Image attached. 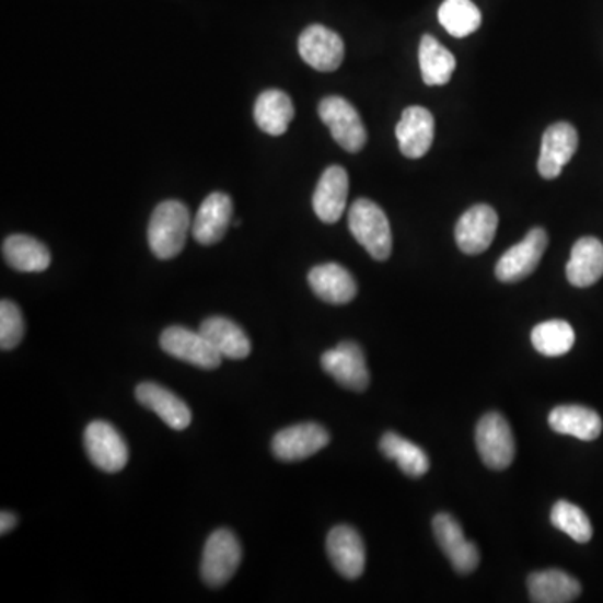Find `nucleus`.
I'll return each mask as SVG.
<instances>
[{
	"label": "nucleus",
	"mask_w": 603,
	"mask_h": 603,
	"mask_svg": "<svg viewBox=\"0 0 603 603\" xmlns=\"http://www.w3.org/2000/svg\"><path fill=\"white\" fill-rule=\"evenodd\" d=\"M2 254L12 268L25 274H39L50 265L49 248L30 235H11L5 239Z\"/></svg>",
	"instance_id": "a878e982"
},
{
	"label": "nucleus",
	"mask_w": 603,
	"mask_h": 603,
	"mask_svg": "<svg viewBox=\"0 0 603 603\" xmlns=\"http://www.w3.org/2000/svg\"><path fill=\"white\" fill-rule=\"evenodd\" d=\"M242 560V546L230 530L211 533L201 558V579L208 587H223L230 582Z\"/></svg>",
	"instance_id": "20e7f679"
},
{
	"label": "nucleus",
	"mask_w": 603,
	"mask_h": 603,
	"mask_svg": "<svg viewBox=\"0 0 603 603\" xmlns=\"http://www.w3.org/2000/svg\"><path fill=\"white\" fill-rule=\"evenodd\" d=\"M300 58L321 72L337 71L346 56L343 37L325 25H309L299 37Z\"/></svg>",
	"instance_id": "9b49d317"
},
{
	"label": "nucleus",
	"mask_w": 603,
	"mask_h": 603,
	"mask_svg": "<svg viewBox=\"0 0 603 603\" xmlns=\"http://www.w3.org/2000/svg\"><path fill=\"white\" fill-rule=\"evenodd\" d=\"M438 19L451 36L461 39L479 30L482 11L472 0H444Z\"/></svg>",
	"instance_id": "c756f323"
},
{
	"label": "nucleus",
	"mask_w": 603,
	"mask_h": 603,
	"mask_svg": "<svg viewBox=\"0 0 603 603\" xmlns=\"http://www.w3.org/2000/svg\"><path fill=\"white\" fill-rule=\"evenodd\" d=\"M579 148V132L570 123H555L543 132L540 150L538 172L545 179L560 176L565 164L573 158Z\"/></svg>",
	"instance_id": "4468645a"
},
{
	"label": "nucleus",
	"mask_w": 603,
	"mask_h": 603,
	"mask_svg": "<svg viewBox=\"0 0 603 603\" xmlns=\"http://www.w3.org/2000/svg\"><path fill=\"white\" fill-rule=\"evenodd\" d=\"M293 116H295V109H293L292 100L283 91H264L255 101V123L267 135H283L289 129Z\"/></svg>",
	"instance_id": "393cba45"
},
{
	"label": "nucleus",
	"mask_w": 603,
	"mask_h": 603,
	"mask_svg": "<svg viewBox=\"0 0 603 603\" xmlns=\"http://www.w3.org/2000/svg\"><path fill=\"white\" fill-rule=\"evenodd\" d=\"M498 229V214L489 205L479 204L461 214L454 230L460 251L466 255H478L488 251Z\"/></svg>",
	"instance_id": "ddd939ff"
},
{
	"label": "nucleus",
	"mask_w": 603,
	"mask_h": 603,
	"mask_svg": "<svg viewBox=\"0 0 603 603\" xmlns=\"http://www.w3.org/2000/svg\"><path fill=\"white\" fill-rule=\"evenodd\" d=\"M529 593L535 603H570L579 599L582 585L565 571H535L529 577Z\"/></svg>",
	"instance_id": "5701e85b"
},
{
	"label": "nucleus",
	"mask_w": 603,
	"mask_h": 603,
	"mask_svg": "<svg viewBox=\"0 0 603 603\" xmlns=\"http://www.w3.org/2000/svg\"><path fill=\"white\" fill-rule=\"evenodd\" d=\"M331 443V434L317 422H302L277 432L271 440V453L283 463L308 460Z\"/></svg>",
	"instance_id": "9d476101"
},
{
	"label": "nucleus",
	"mask_w": 603,
	"mask_h": 603,
	"mask_svg": "<svg viewBox=\"0 0 603 603\" xmlns=\"http://www.w3.org/2000/svg\"><path fill=\"white\" fill-rule=\"evenodd\" d=\"M419 66L422 81L428 86H444L453 78L456 59L440 40L431 34H425L419 44Z\"/></svg>",
	"instance_id": "bb28decb"
},
{
	"label": "nucleus",
	"mask_w": 603,
	"mask_h": 603,
	"mask_svg": "<svg viewBox=\"0 0 603 603\" xmlns=\"http://www.w3.org/2000/svg\"><path fill=\"white\" fill-rule=\"evenodd\" d=\"M349 195V175L343 166H328L318 179L312 198V207L318 220L324 223H337L346 210Z\"/></svg>",
	"instance_id": "f3484780"
},
{
	"label": "nucleus",
	"mask_w": 603,
	"mask_h": 603,
	"mask_svg": "<svg viewBox=\"0 0 603 603\" xmlns=\"http://www.w3.org/2000/svg\"><path fill=\"white\" fill-rule=\"evenodd\" d=\"M548 425L558 434L573 436L577 440L593 441L602 434L603 422L596 410L585 406H557L548 415Z\"/></svg>",
	"instance_id": "4be33fe9"
},
{
	"label": "nucleus",
	"mask_w": 603,
	"mask_h": 603,
	"mask_svg": "<svg viewBox=\"0 0 603 603\" xmlns=\"http://www.w3.org/2000/svg\"><path fill=\"white\" fill-rule=\"evenodd\" d=\"M321 366L331 378L336 379L337 384L346 390L358 391V393L368 390L371 375H369L364 350L359 344L344 340L339 346L322 353Z\"/></svg>",
	"instance_id": "423d86ee"
},
{
	"label": "nucleus",
	"mask_w": 603,
	"mask_h": 603,
	"mask_svg": "<svg viewBox=\"0 0 603 603\" xmlns=\"http://www.w3.org/2000/svg\"><path fill=\"white\" fill-rule=\"evenodd\" d=\"M194 222L185 204L163 201L154 208L148 227V243L160 260H170L182 254L186 236Z\"/></svg>",
	"instance_id": "f257e3e1"
},
{
	"label": "nucleus",
	"mask_w": 603,
	"mask_h": 603,
	"mask_svg": "<svg viewBox=\"0 0 603 603\" xmlns=\"http://www.w3.org/2000/svg\"><path fill=\"white\" fill-rule=\"evenodd\" d=\"M381 453L390 460L396 461L401 472L410 478H421L428 473L429 457L418 444L404 440L397 432H386L382 436Z\"/></svg>",
	"instance_id": "cd10ccee"
},
{
	"label": "nucleus",
	"mask_w": 603,
	"mask_h": 603,
	"mask_svg": "<svg viewBox=\"0 0 603 603\" xmlns=\"http://www.w3.org/2000/svg\"><path fill=\"white\" fill-rule=\"evenodd\" d=\"M136 399L141 406L153 410L163 419L164 425L176 431H183L192 422V410L185 401L179 399L172 391L158 386L154 382H143L136 387Z\"/></svg>",
	"instance_id": "aec40b11"
},
{
	"label": "nucleus",
	"mask_w": 603,
	"mask_h": 603,
	"mask_svg": "<svg viewBox=\"0 0 603 603\" xmlns=\"http://www.w3.org/2000/svg\"><path fill=\"white\" fill-rule=\"evenodd\" d=\"M396 138L404 156L410 160L425 156L434 141V116L426 107H406L396 125Z\"/></svg>",
	"instance_id": "2eb2a0df"
},
{
	"label": "nucleus",
	"mask_w": 603,
	"mask_h": 603,
	"mask_svg": "<svg viewBox=\"0 0 603 603\" xmlns=\"http://www.w3.org/2000/svg\"><path fill=\"white\" fill-rule=\"evenodd\" d=\"M84 448L91 463L104 473H118L129 460V450L115 426L93 421L84 431Z\"/></svg>",
	"instance_id": "6e6552de"
},
{
	"label": "nucleus",
	"mask_w": 603,
	"mask_h": 603,
	"mask_svg": "<svg viewBox=\"0 0 603 603\" xmlns=\"http://www.w3.org/2000/svg\"><path fill=\"white\" fill-rule=\"evenodd\" d=\"M349 230L374 260L386 262L393 252V233L386 213L374 201L359 198L349 210Z\"/></svg>",
	"instance_id": "f03ea898"
},
{
	"label": "nucleus",
	"mask_w": 603,
	"mask_h": 603,
	"mask_svg": "<svg viewBox=\"0 0 603 603\" xmlns=\"http://www.w3.org/2000/svg\"><path fill=\"white\" fill-rule=\"evenodd\" d=\"M327 555L344 579L356 580L364 573L366 546L358 530L339 525L327 535Z\"/></svg>",
	"instance_id": "dca6fc26"
},
{
	"label": "nucleus",
	"mask_w": 603,
	"mask_h": 603,
	"mask_svg": "<svg viewBox=\"0 0 603 603\" xmlns=\"http://www.w3.org/2000/svg\"><path fill=\"white\" fill-rule=\"evenodd\" d=\"M532 344L546 358H560L573 347V327L560 318L542 322L532 331Z\"/></svg>",
	"instance_id": "c85d7f7f"
},
{
	"label": "nucleus",
	"mask_w": 603,
	"mask_h": 603,
	"mask_svg": "<svg viewBox=\"0 0 603 603\" xmlns=\"http://www.w3.org/2000/svg\"><path fill=\"white\" fill-rule=\"evenodd\" d=\"M432 532L436 542L457 573L468 575L476 570L479 565L478 546L466 540L456 518L448 513L436 514L432 520Z\"/></svg>",
	"instance_id": "f8f14e48"
},
{
	"label": "nucleus",
	"mask_w": 603,
	"mask_h": 603,
	"mask_svg": "<svg viewBox=\"0 0 603 603\" xmlns=\"http://www.w3.org/2000/svg\"><path fill=\"white\" fill-rule=\"evenodd\" d=\"M160 346L172 358L207 371H213L222 364V356L208 343L200 331L194 333L182 325L164 328L160 337Z\"/></svg>",
	"instance_id": "0eeeda50"
},
{
	"label": "nucleus",
	"mask_w": 603,
	"mask_h": 603,
	"mask_svg": "<svg viewBox=\"0 0 603 603\" xmlns=\"http://www.w3.org/2000/svg\"><path fill=\"white\" fill-rule=\"evenodd\" d=\"M603 276V243L595 236H583L571 248L567 264L568 282L579 289L593 286Z\"/></svg>",
	"instance_id": "412c9836"
},
{
	"label": "nucleus",
	"mask_w": 603,
	"mask_h": 603,
	"mask_svg": "<svg viewBox=\"0 0 603 603\" xmlns=\"http://www.w3.org/2000/svg\"><path fill=\"white\" fill-rule=\"evenodd\" d=\"M546 246H548V235L545 230H530L522 242L511 246L510 251L501 255L495 267L497 279L500 282L513 283L532 276L542 262Z\"/></svg>",
	"instance_id": "1a4fd4ad"
},
{
	"label": "nucleus",
	"mask_w": 603,
	"mask_h": 603,
	"mask_svg": "<svg viewBox=\"0 0 603 603\" xmlns=\"http://www.w3.org/2000/svg\"><path fill=\"white\" fill-rule=\"evenodd\" d=\"M233 217L232 198L222 192H214L205 198L195 214L192 233L200 245H214L225 236Z\"/></svg>",
	"instance_id": "a211bd4d"
},
{
	"label": "nucleus",
	"mask_w": 603,
	"mask_h": 603,
	"mask_svg": "<svg viewBox=\"0 0 603 603\" xmlns=\"http://www.w3.org/2000/svg\"><path fill=\"white\" fill-rule=\"evenodd\" d=\"M318 116L333 132L336 143L349 153H359L368 143V131L361 115L346 97H324L318 104Z\"/></svg>",
	"instance_id": "7ed1b4c3"
},
{
	"label": "nucleus",
	"mask_w": 603,
	"mask_h": 603,
	"mask_svg": "<svg viewBox=\"0 0 603 603\" xmlns=\"http://www.w3.org/2000/svg\"><path fill=\"white\" fill-rule=\"evenodd\" d=\"M18 514L11 513V511H2V514H0V533L8 535L18 526Z\"/></svg>",
	"instance_id": "473e14b6"
},
{
	"label": "nucleus",
	"mask_w": 603,
	"mask_h": 603,
	"mask_svg": "<svg viewBox=\"0 0 603 603\" xmlns=\"http://www.w3.org/2000/svg\"><path fill=\"white\" fill-rule=\"evenodd\" d=\"M200 333L222 358L245 359L251 356L252 343L243 328L227 317H210L201 322Z\"/></svg>",
	"instance_id": "b1692460"
},
{
	"label": "nucleus",
	"mask_w": 603,
	"mask_h": 603,
	"mask_svg": "<svg viewBox=\"0 0 603 603\" xmlns=\"http://www.w3.org/2000/svg\"><path fill=\"white\" fill-rule=\"evenodd\" d=\"M550 520L555 529L567 533L577 543H589L592 540L593 529L589 517L582 508L570 501H557L552 508Z\"/></svg>",
	"instance_id": "7c9ffc66"
},
{
	"label": "nucleus",
	"mask_w": 603,
	"mask_h": 603,
	"mask_svg": "<svg viewBox=\"0 0 603 603\" xmlns=\"http://www.w3.org/2000/svg\"><path fill=\"white\" fill-rule=\"evenodd\" d=\"M312 292L327 304H349L358 295V282L343 265L322 264L309 271Z\"/></svg>",
	"instance_id": "6ab92c4d"
},
{
	"label": "nucleus",
	"mask_w": 603,
	"mask_h": 603,
	"mask_svg": "<svg viewBox=\"0 0 603 603\" xmlns=\"http://www.w3.org/2000/svg\"><path fill=\"white\" fill-rule=\"evenodd\" d=\"M476 448L488 468H510L514 460V438L510 425L500 413H488L476 425Z\"/></svg>",
	"instance_id": "39448f33"
},
{
	"label": "nucleus",
	"mask_w": 603,
	"mask_h": 603,
	"mask_svg": "<svg viewBox=\"0 0 603 603\" xmlns=\"http://www.w3.org/2000/svg\"><path fill=\"white\" fill-rule=\"evenodd\" d=\"M25 324L21 309L12 300L0 302V347L11 350L21 344L24 337Z\"/></svg>",
	"instance_id": "2f4dec72"
}]
</instances>
